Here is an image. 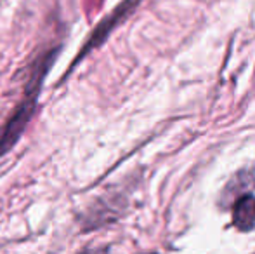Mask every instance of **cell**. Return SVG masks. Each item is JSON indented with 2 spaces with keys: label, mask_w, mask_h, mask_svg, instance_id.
<instances>
[{
  "label": "cell",
  "mask_w": 255,
  "mask_h": 254,
  "mask_svg": "<svg viewBox=\"0 0 255 254\" xmlns=\"http://www.w3.org/2000/svg\"><path fill=\"white\" fill-rule=\"evenodd\" d=\"M57 52H59V49L45 52V54L42 56V58H38L37 63H35L33 73H31L30 80H28V84H26V89H24L23 99H21L19 105L14 108L9 120L0 127V157L5 155L9 150L14 148V145L19 141L24 129L30 124V120L33 119L35 112H37L42 84H44V78H45V75H47L49 68L52 66Z\"/></svg>",
  "instance_id": "1"
},
{
  "label": "cell",
  "mask_w": 255,
  "mask_h": 254,
  "mask_svg": "<svg viewBox=\"0 0 255 254\" xmlns=\"http://www.w3.org/2000/svg\"><path fill=\"white\" fill-rule=\"evenodd\" d=\"M139 0H125L124 3H122L118 9H115L113 12L110 14L108 17H104V19L101 21V23L98 24V28H96L94 31H92V35L89 37V40L85 42V45H84V49H82L80 52H78V56L75 58V61L73 64H71V68L75 66L80 59H84L85 58V54H89V52L92 51V49H96V47H99V45L103 44L104 40H106V37L108 35L113 31V28L117 26L120 21H124V17L127 16V14H130V10L134 9V5L137 3Z\"/></svg>",
  "instance_id": "2"
},
{
  "label": "cell",
  "mask_w": 255,
  "mask_h": 254,
  "mask_svg": "<svg viewBox=\"0 0 255 254\" xmlns=\"http://www.w3.org/2000/svg\"><path fill=\"white\" fill-rule=\"evenodd\" d=\"M233 223L240 232H250L255 228V197L250 193L242 195L233 207Z\"/></svg>",
  "instance_id": "3"
}]
</instances>
